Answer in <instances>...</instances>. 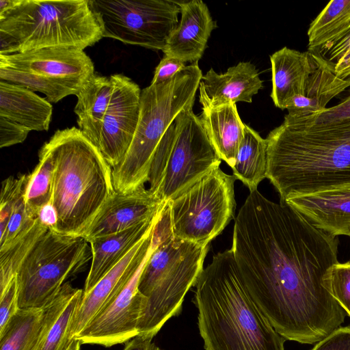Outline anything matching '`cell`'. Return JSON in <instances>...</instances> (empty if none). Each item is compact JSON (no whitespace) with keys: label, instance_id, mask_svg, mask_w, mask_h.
Instances as JSON below:
<instances>
[{"label":"cell","instance_id":"6da1fadb","mask_svg":"<svg viewBox=\"0 0 350 350\" xmlns=\"http://www.w3.org/2000/svg\"><path fill=\"white\" fill-rule=\"evenodd\" d=\"M338 239L285 202L251 191L235 219L236 263L250 296L285 340L317 342L345 321L324 286L338 260Z\"/></svg>","mask_w":350,"mask_h":350},{"label":"cell","instance_id":"7a4b0ae2","mask_svg":"<svg viewBox=\"0 0 350 350\" xmlns=\"http://www.w3.org/2000/svg\"><path fill=\"white\" fill-rule=\"evenodd\" d=\"M266 140V178L280 202L350 185V118L314 123L286 114Z\"/></svg>","mask_w":350,"mask_h":350},{"label":"cell","instance_id":"3957f363","mask_svg":"<svg viewBox=\"0 0 350 350\" xmlns=\"http://www.w3.org/2000/svg\"><path fill=\"white\" fill-rule=\"evenodd\" d=\"M196 287L205 350H284L285 339L250 296L231 249L213 256Z\"/></svg>","mask_w":350,"mask_h":350},{"label":"cell","instance_id":"277c9868","mask_svg":"<svg viewBox=\"0 0 350 350\" xmlns=\"http://www.w3.org/2000/svg\"><path fill=\"white\" fill-rule=\"evenodd\" d=\"M45 144L53 162L51 202L57 215L55 232L83 237L116 192L112 167L75 126L57 130Z\"/></svg>","mask_w":350,"mask_h":350},{"label":"cell","instance_id":"5b68a950","mask_svg":"<svg viewBox=\"0 0 350 350\" xmlns=\"http://www.w3.org/2000/svg\"><path fill=\"white\" fill-rule=\"evenodd\" d=\"M202 72L198 62L187 66L172 79L141 91L137 128L124 157L112 168L116 191L129 193L148 182L154 153L178 114L193 108Z\"/></svg>","mask_w":350,"mask_h":350},{"label":"cell","instance_id":"8992f818","mask_svg":"<svg viewBox=\"0 0 350 350\" xmlns=\"http://www.w3.org/2000/svg\"><path fill=\"white\" fill-rule=\"evenodd\" d=\"M0 31L13 38L16 53L54 46L83 50L103 38L90 0H21L0 17Z\"/></svg>","mask_w":350,"mask_h":350},{"label":"cell","instance_id":"52a82bcc","mask_svg":"<svg viewBox=\"0 0 350 350\" xmlns=\"http://www.w3.org/2000/svg\"><path fill=\"white\" fill-rule=\"evenodd\" d=\"M83 237L49 230L34 245L16 274L20 308H43L66 280L81 272L92 258Z\"/></svg>","mask_w":350,"mask_h":350},{"label":"cell","instance_id":"ba28073f","mask_svg":"<svg viewBox=\"0 0 350 350\" xmlns=\"http://www.w3.org/2000/svg\"><path fill=\"white\" fill-rule=\"evenodd\" d=\"M235 180L218 167L168 201L173 236L209 245L234 218Z\"/></svg>","mask_w":350,"mask_h":350},{"label":"cell","instance_id":"9c48e42d","mask_svg":"<svg viewBox=\"0 0 350 350\" xmlns=\"http://www.w3.org/2000/svg\"><path fill=\"white\" fill-rule=\"evenodd\" d=\"M103 38L162 51L177 27L180 9L171 0H90Z\"/></svg>","mask_w":350,"mask_h":350},{"label":"cell","instance_id":"30bf717a","mask_svg":"<svg viewBox=\"0 0 350 350\" xmlns=\"http://www.w3.org/2000/svg\"><path fill=\"white\" fill-rule=\"evenodd\" d=\"M174 123V143L157 194L165 202L219 167L221 162L193 108L180 112Z\"/></svg>","mask_w":350,"mask_h":350},{"label":"cell","instance_id":"8fae6325","mask_svg":"<svg viewBox=\"0 0 350 350\" xmlns=\"http://www.w3.org/2000/svg\"><path fill=\"white\" fill-rule=\"evenodd\" d=\"M209 245L193 247L161 278L146 298L138 336L153 338L165 323L181 310L185 296L196 284Z\"/></svg>","mask_w":350,"mask_h":350},{"label":"cell","instance_id":"7c38bea8","mask_svg":"<svg viewBox=\"0 0 350 350\" xmlns=\"http://www.w3.org/2000/svg\"><path fill=\"white\" fill-rule=\"evenodd\" d=\"M141 90L122 75L101 120L80 129L113 168L124 157L133 140L139 113Z\"/></svg>","mask_w":350,"mask_h":350},{"label":"cell","instance_id":"4fadbf2b","mask_svg":"<svg viewBox=\"0 0 350 350\" xmlns=\"http://www.w3.org/2000/svg\"><path fill=\"white\" fill-rule=\"evenodd\" d=\"M0 64L57 81L76 94L95 74L90 57L75 46L47 47L0 55Z\"/></svg>","mask_w":350,"mask_h":350},{"label":"cell","instance_id":"5bb4252c","mask_svg":"<svg viewBox=\"0 0 350 350\" xmlns=\"http://www.w3.org/2000/svg\"><path fill=\"white\" fill-rule=\"evenodd\" d=\"M165 204L145 187L124 193L116 191L83 237L90 243L150 221L161 213Z\"/></svg>","mask_w":350,"mask_h":350},{"label":"cell","instance_id":"9a60e30c","mask_svg":"<svg viewBox=\"0 0 350 350\" xmlns=\"http://www.w3.org/2000/svg\"><path fill=\"white\" fill-rule=\"evenodd\" d=\"M154 228L90 291L83 293L70 327V338L77 336L117 293L148 257Z\"/></svg>","mask_w":350,"mask_h":350},{"label":"cell","instance_id":"2e32d148","mask_svg":"<svg viewBox=\"0 0 350 350\" xmlns=\"http://www.w3.org/2000/svg\"><path fill=\"white\" fill-rule=\"evenodd\" d=\"M178 3L180 20L163 52L165 55L185 63H197L202 57L217 23L202 0L178 1Z\"/></svg>","mask_w":350,"mask_h":350},{"label":"cell","instance_id":"e0dca14e","mask_svg":"<svg viewBox=\"0 0 350 350\" xmlns=\"http://www.w3.org/2000/svg\"><path fill=\"white\" fill-rule=\"evenodd\" d=\"M282 202L322 231L350 237V185L293 196Z\"/></svg>","mask_w":350,"mask_h":350},{"label":"cell","instance_id":"ac0fdd59","mask_svg":"<svg viewBox=\"0 0 350 350\" xmlns=\"http://www.w3.org/2000/svg\"><path fill=\"white\" fill-rule=\"evenodd\" d=\"M262 87L258 70L250 62H241L221 74L211 68L200 83V103L202 109L216 107L229 102L250 103L253 96Z\"/></svg>","mask_w":350,"mask_h":350},{"label":"cell","instance_id":"d6986e66","mask_svg":"<svg viewBox=\"0 0 350 350\" xmlns=\"http://www.w3.org/2000/svg\"><path fill=\"white\" fill-rule=\"evenodd\" d=\"M320 57L309 51L300 52L286 46L270 56L272 73L271 97L275 107L286 109L295 97L303 96L310 75Z\"/></svg>","mask_w":350,"mask_h":350},{"label":"cell","instance_id":"ffe728a7","mask_svg":"<svg viewBox=\"0 0 350 350\" xmlns=\"http://www.w3.org/2000/svg\"><path fill=\"white\" fill-rule=\"evenodd\" d=\"M120 232L90 241L92 258L83 293L90 291L154 228L160 215Z\"/></svg>","mask_w":350,"mask_h":350},{"label":"cell","instance_id":"44dd1931","mask_svg":"<svg viewBox=\"0 0 350 350\" xmlns=\"http://www.w3.org/2000/svg\"><path fill=\"white\" fill-rule=\"evenodd\" d=\"M83 290L66 282L44 308L40 335L35 350H65L71 342L70 327Z\"/></svg>","mask_w":350,"mask_h":350},{"label":"cell","instance_id":"7402d4cb","mask_svg":"<svg viewBox=\"0 0 350 350\" xmlns=\"http://www.w3.org/2000/svg\"><path fill=\"white\" fill-rule=\"evenodd\" d=\"M53 107L46 98L18 85L0 81V116L30 131H47Z\"/></svg>","mask_w":350,"mask_h":350},{"label":"cell","instance_id":"603a6c76","mask_svg":"<svg viewBox=\"0 0 350 350\" xmlns=\"http://www.w3.org/2000/svg\"><path fill=\"white\" fill-rule=\"evenodd\" d=\"M199 118L219 157L232 168L246 125L240 118L236 103L229 102L216 107L202 109Z\"/></svg>","mask_w":350,"mask_h":350},{"label":"cell","instance_id":"cb8c5ba5","mask_svg":"<svg viewBox=\"0 0 350 350\" xmlns=\"http://www.w3.org/2000/svg\"><path fill=\"white\" fill-rule=\"evenodd\" d=\"M349 87L350 83L338 77L334 68L320 57L304 95L293 98L288 104L287 115L295 118L317 115L327 109L328 103Z\"/></svg>","mask_w":350,"mask_h":350},{"label":"cell","instance_id":"d4e9b609","mask_svg":"<svg viewBox=\"0 0 350 350\" xmlns=\"http://www.w3.org/2000/svg\"><path fill=\"white\" fill-rule=\"evenodd\" d=\"M122 75L101 76L94 74L75 95L74 111L81 129L101 120L118 86Z\"/></svg>","mask_w":350,"mask_h":350},{"label":"cell","instance_id":"484cf974","mask_svg":"<svg viewBox=\"0 0 350 350\" xmlns=\"http://www.w3.org/2000/svg\"><path fill=\"white\" fill-rule=\"evenodd\" d=\"M267 149L266 139L245 125L244 137L232 169L233 176L241 180L250 192L257 189L259 183L267 176Z\"/></svg>","mask_w":350,"mask_h":350},{"label":"cell","instance_id":"4316f807","mask_svg":"<svg viewBox=\"0 0 350 350\" xmlns=\"http://www.w3.org/2000/svg\"><path fill=\"white\" fill-rule=\"evenodd\" d=\"M194 244L173 234L158 243L152 240V249L140 275L139 292L146 298L161 278Z\"/></svg>","mask_w":350,"mask_h":350},{"label":"cell","instance_id":"83f0119b","mask_svg":"<svg viewBox=\"0 0 350 350\" xmlns=\"http://www.w3.org/2000/svg\"><path fill=\"white\" fill-rule=\"evenodd\" d=\"M44 313V308H20L0 334V350H35Z\"/></svg>","mask_w":350,"mask_h":350},{"label":"cell","instance_id":"f1b7e54d","mask_svg":"<svg viewBox=\"0 0 350 350\" xmlns=\"http://www.w3.org/2000/svg\"><path fill=\"white\" fill-rule=\"evenodd\" d=\"M39 162L27 174L25 202L28 214L37 219L40 209L51 201L53 162L47 146L44 144L39 151Z\"/></svg>","mask_w":350,"mask_h":350},{"label":"cell","instance_id":"f546056e","mask_svg":"<svg viewBox=\"0 0 350 350\" xmlns=\"http://www.w3.org/2000/svg\"><path fill=\"white\" fill-rule=\"evenodd\" d=\"M350 27V0H332L310 23L308 50L315 49Z\"/></svg>","mask_w":350,"mask_h":350},{"label":"cell","instance_id":"4dcf8cb0","mask_svg":"<svg viewBox=\"0 0 350 350\" xmlns=\"http://www.w3.org/2000/svg\"><path fill=\"white\" fill-rule=\"evenodd\" d=\"M37 218L31 229L8 249L0 252V293L16 276L22 263L37 242L49 231Z\"/></svg>","mask_w":350,"mask_h":350},{"label":"cell","instance_id":"1f68e13d","mask_svg":"<svg viewBox=\"0 0 350 350\" xmlns=\"http://www.w3.org/2000/svg\"><path fill=\"white\" fill-rule=\"evenodd\" d=\"M0 81L23 86L46 96V100L56 103L69 95H76L71 88L40 75L0 64Z\"/></svg>","mask_w":350,"mask_h":350},{"label":"cell","instance_id":"d6a6232c","mask_svg":"<svg viewBox=\"0 0 350 350\" xmlns=\"http://www.w3.org/2000/svg\"><path fill=\"white\" fill-rule=\"evenodd\" d=\"M324 286L350 317V261L333 265L325 277Z\"/></svg>","mask_w":350,"mask_h":350},{"label":"cell","instance_id":"836d02e7","mask_svg":"<svg viewBox=\"0 0 350 350\" xmlns=\"http://www.w3.org/2000/svg\"><path fill=\"white\" fill-rule=\"evenodd\" d=\"M175 123L168 128L152 157L148 182L149 189L157 196L175 139Z\"/></svg>","mask_w":350,"mask_h":350},{"label":"cell","instance_id":"e575fe53","mask_svg":"<svg viewBox=\"0 0 350 350\" xmlns=\"http://www.w3.org/2000/svg\"><path fill=\"white\" fill-rule=\"evenodd\" d=\"M27 174L9 177L2 182L0 194V237L7 228L11 214L18 200L24 195Z\"/></svg>","mask_w":350,"mask_h":350},{"label":"cell","instance_id":"d590c367","mask_svg":"<svg viewBox=\"0 0 350 350\" xmlns=\"http://www.w3.org/2000/svg\"><path fill=\"white\" fill-rule=\"evenodd\" d=\"M24 196L25 193L16 202L6 230L0 237V252L8 249L25 234L36 221V219L32 218L27 213Z\"/></svg>","mask_w":350,"mask_h":350},{"label":"cell","instance_id":"8d00e7d4","mask_svg":"<svg viewBox=\"0 0 350 350\" xmlns=\"http://www.w3.org/2000/svg\"><path fill=\"white\" fill-rule=\"evenodd\" d=\"M308 51L317 55L333 67L340 57L350 52V27L321 46Z\"/></svg>","mask_w":350,"mask_h":350},{"label":"cell","instance_id":"74e56055","mask_svg":"<svg viewBox=\"0 0 350 350\" xmlns=\"http://www.w3.org/2000/svg\"><path fill=\"white\" fill-rule=\"evenodd\" d=\"M20 309L16 276L0 293V334Z\"/></svg>","mask_w":350,"mask_h":350},{"label":"cell","instance_id":"f35d334b","mask_svg":"<svg viewBox=\"0 0 350 350\" xmlns=\"http://www.w3.org/2000/svg\"><path fill=\"white\" fill-rule=\"evenodd\" d=\"M29 132L27 128L0 116V148L23 143Z\"/></svg>","mask_w":350,"mask_h":350},{"label":"cell","instance_id":"ab89813d","mask_svg":"<svg viewBox=\"0 0 350 350\" xmlns=\"http://www.w3.org/2000/svg\"><path fill=\"white\" fill-rule=\"evenodd\" d=\"M311 350H350V327H339Z\"/></svg>","mask_w":350,"mask_h":350},{"label":"cell","instance_id":"60d3db41","mask_svg":"<svg viewBox=\"0 0 350 350\" xmlns=\"http://www.w3.org/2000/svg\"><path fill=\"white\" fill-rule=\"evenodd\" d=\"M187 66L185 63L164 55L155 68L150 84H159L172 79Z\"/></svg>","mask_w":350,"mask_h":350},{"label":"cell","instance_id":"b9f144b4","mask_svg":"<svg viewBox=\"0 0 350 350\" xmlns=\"http://www.w3.org/2000/svg\"><path fill=\"white\" fill-rule=\"evenodd\" d=\"M345 118H350V94L337 105L327 108L313 116L301 119L314 123H321Z\"/></svg>","mask_w":350,"mask_h":350},{"label":"cell","instance_id":"7bdbcfd3","mask_svg":"<svg viewBox=\"0 0 350 350\" xmlns=\"http://www.w3.org/2000/svg\"><path fill=\"white\" fill-rule=\"evenodd\" d=\"M39 221L46 226L49 230L55 232L57 223V215L51 202L42 207L38 213Z\"/></svg>","mask_w":350,"mask_h":350},{"label":"cell","instance_id":"ee69618b","mask_svg":"<svg viewBox=\"0 0 350 350\" xmlns=\"http://www.w3.org/2000/svg\"><path fill=\"white\" fill-rule=\"evenodd\" d=\"M152 339V338L137 336L126 342L123 350H151L154 346Z\"/></svg>","mask_w":350,"mask_h":350},{"label":"cell","instance_id":"f6af8a7d","mask_svg":"<svg viewBox=\"0 0 350 350\" xmlns=\"http://www.w3.org/2000/svg\"><path fill=\"white\" fill-rule=\"evenodd\" d=\"M336 75L340 78H345L350 74V52L340 57L333 66Z\"/></svg>","mask_w":350,"mask_h":350},{"label":"cell","instance_id":"bcb514c9","mask_svg":"<svg viewBox=\"0 0 350 350\" xmlns=\"http://www.w3.org/2000/svg\"><path fill=\"white\" fill-rule=\"evenodd\" d=\"M21 0H0V17L17 6Z\"/></svg>","mask_w":350,"mask_h":350},{"label":"cell","instance_id":"7dc6e473","mask_svg":"<svg viewBox=\"0 0 350 350\" xmlns=\"http://www.w3.org/2000/svg\"><path fill=\"white\" fill-rule=\"evenodd\" d=\"M81 345V342L78 339L74 338L65 350H80Z\"/></svg>","mask_w":350,"mask_h":350},{"label":"cell","instance_id":"c3c4849f","mask_svg":"<svg viewBox=\"0 0 350 350\" xmlns=\"http://www.w3.org/2000/svg\"><path fill=\"white\" fill-rule=\"evenodd\" d=\"M343 79L350 83V74L346 76L345 78H343Z\"/></svg>","mask_w":350,"mask_h":350},{"label":"cell","instance_id":"681fc988","mask_svg":"<svg viewBox=\"0 0 350 350\" xmlns=\"http://www.w3.org/2000/svg\"><path fill=\"white\" fill-rule=\"evenodd\" d=\"M151 350H160L157 347H156L154 345V346L152 347V348L151 349Z\"/></svg>","mask_w":350,"mask_h":350}]
</instances>
